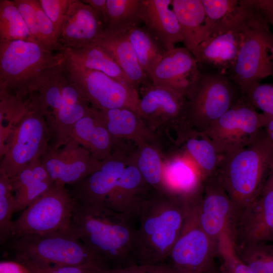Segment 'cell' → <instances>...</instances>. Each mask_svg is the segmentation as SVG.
I'll list each match as a JSON object with an SVG mask.
<instances>
[{
    "mask_svg": "<svg viewBox=\"0 0 273 273\" xmlns=\"http://www.w3.org/2000/svg\"><path fill=\"white\" fill-rule=\"evenodd\" d=\"M29 101V96L0 89V154L12 129L26 111Z\"/></svg>",
    "mask_w": 273,
    "mask_h": 273,
    "instance_id": "e575fe53",
    "label": "cell"
},
{
    "mask_svg": "<svg viewBox=\"0 0 273 273\" xmlns=\"http://www.w3.org/2000/svg\"><path fill=\"white\" fill-rule=\"evenodd\" d=\"M233 244L273 243V189L261 192L233 218Z\"/></svg>",
    "mask_w": 273,
    "mask_h": 273,
    "instance_id": "2e32d148",
    "label": "cell"
},
{
    "mask_svg": "<svg viewBox=\"0 0 273 273\" xmlns=\"http://www.w3.org/2000/svg\"><path fill=\"white\" fill-rule=\"evenodd\" d=\"M183 42L192 53L197 46L210 36L206 16L201 0H171Z\"/></svg>",
    "mask_w": 273,
    "mask_h": 273,
    "instance_id": "f1b7e54d",
    "label": "cell"
},
{
    "mask_svg": "<svg viewBox=\"0 0 273 273\" xmlns=\"http://www.w3.org/2000/svg\"><path fill=\"white\" fill-rule=\"evenodd\" d=\"M82 2L93 8L100 15L105 23L107 0H84Z\"/></svg>",
    "mask_w": 273,
    "mask_h": 273,
    "instance_id": "f6af8a7d",
    "label": "cell"
},
{
    "mask_svg": "<svg viewBox=\"0 0 273 273\" xmlns=\"http://www.w3.org/2000/svg\"><path fill=\"white\" fill-rule=\"evenodd\" d=\"M40 159L54 183L65 186L79 182L100 162L93 160L89 152L72 139L58 149L49 147Z\"/></svg>",
    "mask_w": 273,
    "mask_h": 273,
    "instance_id": "ac0fdd59",
    "label": "cell"
},
{
    "mask_svg": "<svg viewBox=\"0 0 273 273\" xmlns=\"http://www.w3.org/2000/svg\"></svg>",
    "mask_w": 273,
    "mask_h": 273,
    "instance_id": "f5cc1de1",
    "label": "cell"
},
{
    "mask_svg": "<svg viewBox=\"0 0 273 273\" xmlns=\"http://www.w3.org/2000/svg\"><path fill=\"white\" fill-rule=\"evenodd\" d=\"M130 153L132 162L144 181L153 189L163 192L164 156L159 145L143 143Z\"/></svg>",
    "mask_w": 273,
    "mask_h": 273,
    "instance_id": "1f68e13d",
    "label": "cell"
},
{
    "mask_svg": "<svg viewBox=\"0 0 273 273\" xmlns=\"http://www.w3.org/2000/svg\"><path fill=\"white\" fill-rule=\"evenodd\" d=\"M14 1L33 38L36 42L41 44L33 0H14Z\"/></svg>",
    "mask_w": 273,
    "mask_h": 273,
    "instance_id": "60d3db41",
    "label": "cell"
},
{
    "mask_svg": "<svg viewBox=\"0 0 273 273\" xmlns=\"http://www.w3.org/2000/svg\"><path fill=\"white\" fill-rule=\"evenodd\" d=\"M65 61L42 73L29 87L31 101L42 113L47 124L67 105L83 102L79 90L70 80Z\"/></svg>",
    "mask_w": 273,
    "mask_h": 273,
    "instance_id": "9a60e30c",
    "label": "cell"
},
{
    "mask_svg": "<svg viewBox=\"0 0 273 273\" xmlns=\"http://www.w3.org/2000/svg\"><path fill=\"white\" fill-rule=\"evenodd\" d=\"M144 265H139L121 269H105L99 268L97 273H144Z\"/></svg>",
    "mask_w": 273,
    "mask_h": 273,
    "instance_id": "bcb514c9",
    "label": "cell"
},
{
    "mask_svg": "<svg viewBox=\"0 0 273 273\" xmlns=\"http://www.w3.org/2000/svg\"><path fill=\"white\" fill-rule=\"evenodd\" d=\"M272 165H273V164H272Z\"/></svg>",
    "mask_w": 273,
    "mask_h": 273,
    "instance_id": "816d5d0a",
    "label": "cell"
},
{
    "mask_svg": "<svg viewBox=\"0 0 273 273\" xmlns=\"http://www.w3.org/2000/svg\"><path fill=\"white\" fill-rule=\"evenodd\" d=\"M194 207L164 260L169 262L166 267L173 273H210L217 268L215 260L218 257L217 243L200 227Z\"/></svg>",
    "mask_w": 273,
    "mask_h": 273,
    "instance_id": "4fadbf2b",
    "label": "cell"
},
{
    "mask_svg": "<svg viewBox=\"0 0 273 273\" xmlns=\"http://www.w3.org/2000/svg\"><path fill=\"white\" fill-rule=\"evenodd\" d=\"M268 23L251 0L241 24L245 39L236 62L228 75L241 90L273 75V32Z\"/></svg>",
    "mask_w": 273,
    "mask_h": 273,
    "instance_id": "8992f818",
    "label": "cell"
},
{
    "mask_svg": "<svg viewBox=\"0 0 273 273\" xmlns=\"http://www.w3.org/2000/svg\"><path fill=\"white\" fill-rule=\"evenodd\" d=\"M210 273H219L218 268H217L216 269H215L214 270H213Z\"/></svg>",
    "mask_w": 273,
    "mask_h": 273,
    "instance_id": "f907efd6",
    "label": "cell"
},
{
    "mask_svg": "<svg viewBox=\"0 0 273 273\" xmlns=\"http://www.w3.org/2000/svg\"><path fill=\"white\" fill-rule=\"evenodd\" d=\"M200 73L191 52L186 47L174 48L167 51L149 79L155 85L169 87L186 97Z\"/></svg>",
    "mask_w": 273,
    "mask_h": 273,
    "instance_id": "ffe728a7",
    "label": "cell"
},
{
    "mask_svg": "<svg viewBox=\"0 0 273 273\" xmlns=\"http://www.w3.org/2000/svg\"><path fill=\"white\" fill-rule=\"evenodd\" d=\"M189 200L153 190L142 203L139 217L140 265L163 262L192 212Z\"/></svg>",
    "mask_w": 273,
    "mask_h": 273,
    "instance_id": "7a4b0ae2",
    "label": "cell"
},
{
    "mask_svg": "<svg viewBox=\"0 0 273 273\" xmlns=\"http://www.w3.org/2000/svg\"><path fill=\"white\" fill-rule=\"evenodd\" d=\"M242 94L227 75L200 72L186 97L187 126L194 131L205 133Z\"/></svg>",
    "mask_w": 273,
    "mask_h": 273,
    "instance_id": "9c48e42d",
    "label": "cell"
},
{
    "mask_svg": "<svg viewBox=\"0 0 273 273\" xmlns=\"http://www.w3.org/2000/svg\"><path fill=\"white\" fill-rule=\"evenodd\" d=\"M242 93L256 109L265 115L273 117V85L253 84L245 88Z\"/></svg>",
    "mask_w": 273,
    "mask_h": 273,
    "instance_id": "f35d334b",
    "label": "cell"
},
{
    "mask_svg": "<svg viewBox=\"0 0 273 273\" xmlns=\"http://www.w3.org/2000/svg\"><path fill=\"white\" fill-rule=\"evenodd\" d=\"M127 35L140 65L149 77L167 51L145 26H136L131 29Z\"/></svg>",
    "mask_w": 273,
    "mask_h": 273,
    "instance_id": "836d02e7",
    "label": "cell"
},
{
    "mask_svg": "<svg viewBox=\"0 0 273 273\" xmlns=\"http://www.w3.org/2000/svg\"><path fill=\"white\" fill-rule=\"evenodd\" d=\"M50 141L45 118L30 98L26 111L12 129L0 154V172L13 178L31 162L41 158L49 149Z\"/></svg>",
    "mask_w": 273,
    "mask_h": 273,
    "instance_id": "30bf717a",
    "label": "cell"
},
{
    "mask_svg": "<svg viewBox=\"0 0 273 273\" xmlns=\"http://www.w3.org/2000/svg\"><path fill=\"white\" fill-rule=\"evenodd\" d=\"M142 0H107L105 28L126 33L142 23Z\"/></svg>",
    "mask_w": 273,
    "mask_h": 273,
    "instance_id": "d6a6232c",
    "label": "cell"
},
{
    "mask_svg": "<svg viewBox=\"0 0 273 273\" xmlns=\"http://www.w3.org/2000/svg\"><path fill=\"white\" fill-rule=\"evenodd\" d=\"M76 205V200L65 186L54 183L12 221L9 240L27 235L70 232Z\"/></svg>",
    "mask_w": 273,
    "mask_h": 273,
    "instance_id": "52a82bcc",
    "label": "cell"
},
{
    "mask_svg": "<svg viewBox=\"0 0 273 273\" xmlns=\"http://www.w3.org/2000/svg\"><path fill=\"white\" fill-rule=\"evenodd\" d=\"M273 189V165L271 166L270 170L264 183L261 192Z\"/></svg>",
    "mask_w": 273,
    "mask_h": 273,
    "instance_id": "c3c4849f",
    "label": "cell"
},
{
    "mask_svg": "<svg viewBox=\"0 0 273 273\" xmlns=\"http://www.w3.org/2000/svg\"><path fill=\"white\" fill-rule=\"evenodd\" d=\"M254 2L268 24L273 27V0H254Z\"/></svg>",
    "mask_w": 273,
    "mask_h": 273,
    "instance_id": "ee69618b",
    "label": "cell"
},
{
    "mask_svg": "<svg viewBox=\"0 0 273 273\" xmlns=\"http://www.w3.org/2000/svg\"><path fill=\"white\" fill-rule=\"evenodd\" d=\"M266 118V116L258 112L242 94L205 133L221 157L253 143L263 128Z\"/></svg>",
    "mask_w": 273,
    "mask_h": 273,
    "instance_id": "8fae6325",
    "label": "cell"
},
{
    "mask_svg": "<svg viewBox=\"0 0 273 273\" xmlns=\"http://www.w3.org/2000/svg\"><path fill=\"white\" fill-rule=\"evenodd\" d=\"M16 260L38 267L95 263L84 244L71 232L27 235L12 240Z\"/></svg>",
    "mask_w": 273,
    "mask_h": 273,
    "instance_id": "ba28073f",
    "label": "cell"
},
{
    "mask_svg": "<svg viewBox=\"0 0 273 273\" xmlns=\"http://www.w3.org/2000/svg\"><path fill=\"white\" fill-rule=\"evenodd\" d=\"M64 65L69 78L92 107L98 110L127 108L139 115L138 89L103 72L66 60Z\"/></svg>",
    "mask_w": 273,
    "mask_h": 273,
    "instance_id": "7c38bea8",
    "label": "cell"
},
{
    "mask_svg": "<svg viewBox=\"0 0 273 273\" xmlns=\"http://www.w3.org/2000/svg\"><path fill=\"white\" fill-rule=\"evenodd\" d=\"M32 273H96L100 267L95 263L81 265L52 266L40 267L30 264L24 263Z\"/></svg>",
    "mask_w": 273,
    "mask_h": 273,
    "instance_id": "b9f144b4",
    "label": "cell"
},
{
    "mask_svg": "<svg viewBox=\"0 0 273 273\" xmlns=\"http://www.w3.org/2000/svg\"><path fill=\"white\" fill-rule=\"evenodd\" d=\"M171 3V0H142V22L167 51L184 40Z\"/></svg>",
    "mask_w": 273,
    "mask_h": 273,
    "instance_id": "d4e9b609",
    "label": "cell"
},
{
    "mask_svg": "<svg viewBox=\"0 0 273 273\" xmlns=\"http://www.w3.org/2000/svg\"><path fill=\"white\" fill-rule=\"evenodd\" d=\"M94 43L110 55L134 87L139 89L140 86L150 81L140 65L127 33H116L105 28Z\"/></svg>",
    "mask_w": 273,
    "mask_h": 273,
    "instance_id": "484cf974",
    "label": "cell"
},
{
    "mask_svg": "<svg viewBox=\"0 0 273 273\" xmlns=\"http://www.w3.org/2000/svg\"><path fill=\"white\" fill-rule=\"evenodd\" d=\"M272 164L273 144L263 128L249 145L221 156L217 176L232 201L233 218L261 193Z\"/></svg>",
    "mask_w": 273,
    "mask_h": 273,
    "instance_id": "3957f363",
    "label": "cell"
},
{
    "mask_svg": "<svg viewBox=\"0 0 273 273\" xmlns=\"http://www.w3.org/2000/svg\"><path fill=\"white\" fill-rule=\"evenodd\" d=\"M174 143L180 148L177 152L196 165L204 180L217 174L221 157L205 133L186 127L176 134Z\"/></svg>",
    "mask_w": 273,
    "mask_h": 273,
    "instance_id": "cb8c5ba5",
    "label": "cell"
},
{
    "mask_svg": "<svg viewBox=\"0 0 273 273\" xmlns=\"http://www.w3.org/2000/svg\"><path fill=\"white\" fill-rule=\"evenodd\" d=\"M218 272L219 273H251L249 269L247 266H244L242 267H241L235 271H234L232 272H230L226 270V269H224L223 268L221 267H219L218 268Z\"/></svg>",
    "mask_w": 273,
    "mask_h": 273,
    "instance_id": "681fc988",
    "label": "cell"
},
{
    "mask_svg": "<svg viewBox=\"0 0 273 273\" xmlns=\"http://www.w3.org/2000/svg\"><path fill=\"white\" fill-rule=\"evenodd\" d=\"M11 179L14 213L24 210L54 184L40 158L31 162Z\"/></svg>",
    "mask_w": 273,
    "mask_h": 273,
    "instance_id": "83f0119b",
    "label": "cell"
},
{
    "mask_svg": "<svg viewBox=\"0 0 273 273\" xmlns=\"http://www.w3.org/2000/svg\"><path fill=\"white\" fill-rule=\"evenodd\" d=\"M0 273H32L30 269L17 260H2L0 262Z\"/></svg>",
    "mask_w": 273,
    "mask_h": 273,
    "instance_id": "7bdbcfd3",
    "label": "cell"
},
{
    "mask_svg": "<svg viewBox=\"0 0 273 273\" xmlns=\"http://www.w3.org/2000/svg\"><path fill=\"white\" fill-rule=\"evenodd\" d=\"M65 60L60 52L34 41L0 42V89L27 97L32 81L47 70Z\"/></svg>",
    "mask_w": 273,
    "mask_h": 273,
    "instance_id": "5b68a950",
    "label": "cell"
},
{
    "mask_svg": "<svg viewBox=\"0 0 273 273\" xmlns=\"http://www.w3.org/2000/svg\"><path fill=\"white\" fill-rule=\"evenodd\" d=\"M210 36L240 28L249 8L248 0H201Z\"/></svg>",
    "mask_w": 273,
    "mask_h": 273,
    "instance_id": "f546056e",
    "label": "cell"
},
{
    "mask_svg": "<svg viewBox=\"0 0 273 273\" xmlns=\"http://www.w3.org/2000/svg\"><path fill=\"white\" fill-rule=\"evenodd\" d=\"M245 39L240 28L211 35L192 53L197 64L206 67L209 72L228 76L234 66Z\"/></svg>",
    "mask_w": 273,
    "mask_h": 273,
    "instance_id": "44dd1931",
    "label": "cell"
},
{
    "mask_svg": "<svg viewBox=\"0 0 273 273\" xmlns=\"http://www.w3.org/2000/svg\"><path fill=\"white\" fill-rule=\"evenodd\" d=\"M139 218L100 205L76 201L70 232L105 269L140 264Z\"/></svg>",
    "mask_w": 273,
    "mask_h": 273,
    "instance_id": "6da1fadb",
    "label": "cell"
},
{
    "mask_svg": "<svg viewBox=\"0 0 273 273\" xmlns=\"http://www.w3.org/2000/svg\"><path fill=\"white\" fill-rule=\"evenodd\" d=\"M204 180L196 165L175 152L164 157L163 193L192 200L200 194Z\"/></svg>",
    "mask_w": 273,
    "mask_h": 273,
    "instance_id": "7402d4cb",
    "label": "cell"
},
{
    "mask_svg": "<svg viewBox=\"0 0 273 273\" xmlns=\"http://www.w3.org/2000/svg\"><path fill=\"white\" fill-rule=\"evenodd\" d=\"M265 116L266 118L263 129L268 139L273 144V117Z\"/></svg>",
    "mask_w": 273,
    "mask_h": 273,
    "instance_id": "7dc6e473",
    "label": "cell"
},
{
    "mask_svg": "<svg viewBox=\"0 0 273 273\" xmlns=\"http://www.w3.org/2000/svg\"><path fill=\"white\" fill-rule=\"evenodd\" d=\"M15 40L36 41L14 1L0 0V42Z\"/></svg>",
    "mask_w": 273,
    "mask_h": 273,
    "instance_id": "d590c367",
    "label": "cell"
},
{
    "mask_svg": "<svg viewBox=\"0 0 273 273\" xmlns=\"http://www.w3.org/2000/svg\"><path fill=\"white\" fill-rule=\"evenodd\" d=\"M234 247L251 273H273V243H256Z\"/></svg>",
    "mask_w": 273,
    "mask_h": 273,
    "instance_id": "8d00e7d4",
    "label": "cell"
},
{
    "mask_svg": "<svg viewBox=\"0 0 273 273\" xmlns=\"http://www.w3.org/2000/svg\"><path fill=\"white\" fill-rule=\"evenodd\" d=\"M105 27L102 17L93 8L82 1L74 0L57 36L60 49H79L94 43Z\"/></svg>",
    "mask_w": 273,
    "mask_h": 273,
    "instance_id": "d6986e66",
    "label": "cell"
},
{
    "mask_svg": "<svg viewBox=\"0 0 273 273\" xmlns=\"http://www.w3.org/2000/svg\"><path fill=\"white\" fill-rule=\"evenodd\" d=\"M74 0H38L39 4L51 21L57 36L64 18Z\"/></svg>",
    "mask_w": 273,
    "mask_h": 273,
    "instance_id": "ab89813d",
    "label": "cell"
},
{
    "mask_svg": "<svg viewBox=\"0 0 273 273\" xmlns=\"http://www.w3.org/2000/svg\"><path fill=\"white\" fill-rule=\"evenodd\" d=\"M59 52L62 53L65 60L70 62L88 69L103 72L122 83L132 86L110 55L97 44L92 43L75 49L61 48Z\"/></svg>",
    "mask_w": 273,
    "mask_h": 273,
    "instance_id": "4dcf8cb0",
    "label": "cell"
},
{
    "mask_svg": "<svg viewBox=\"0 0 273 273\" xmlns=\"http://www.w3.org/2000/svg\"><path fill=\"white\" fill-rule=\"evenodd\" d=\"M99 110L116 145L123 140L135 145L146 143L159 145L158 135L132 110L124 108Z\"/></svg>",
    "mask_w": 273,
    "mask_h": 273,
    "instance_id": "4316f807",
    "label": "cell"
},
{
    "mask_svg": "<svg viewBox=\"0 0 273 273\" xmlns=\"http://www.w3.org/2000/svg\"><path fill=\"white\" fill-rule=\"evenodd\" d=\"M70 139L87 150L97 162L108 158L116 145L100 110L93 107L75 124Z\"/></svg>",
    "mask_w": 273,
    "mask_h": 273,
    "instance_id": "603a6c76",
    "label": "cell"
},
{
    "mask_svg": "<svg viewBox=\"0 0 273 273\" xmlns=\"http://www.w3.org/2000/svg\"><path fill=\"white\" fill-rule=\"evenodd\" d=\"M139 114L145 124L158 135L161 131L176 134L187 126L188 101L175 90L151 81L140 89Z\"/></svg>",
    "mask_w": 273,
    "mask_h": 273,
    "instance_id": "5bb4252c",
    "label": "cell"
},
{
    "mask_svg": "<svg viewBox=\"0 0 273 273\" xmlns=\"http://www.w3.org/2000/svg\"><path fill=\"white\" fill-rule=\"evenodd\" d=\"M194 210L200 227L217 243L224 233L230 231L233 204L217 174L204 180Z\"/></svg>",
    "mask_w": 273,
    "mask_h": 273,
    "instance_id": "e0dca14e",
    "label": "cell"
},
{
    "mask_svg": "<svg viewBox=\"0 0 273 273\" xmlns=\"http://www.w3.org/2000/svg\"><path fill=\"white\" fill-rule=\"evenodd\" d=\"M121 144L116 146L93 172L72 185L71 193L77 202L100 205L119 213L128 211L134 199L138 182L133 171L126 167L130 153Z\"/></svg>",
    "mask_w": 273,
    "mask_h": 273,
    "instance_id": "277c9868",
    "label": "cell"
},
{
    "mask_svg": "<svg viewBox=\"0 0 273 273\" xmlns=\"http://www.w3.org/2000/svg\"><path fill=\"white\" fill-rule=\"evenodd\" d=\"M14 201L11 179L0 172V238L1 243L9 240L10 229L14 213Z\"/></svg>",
    "mask_w": 273,
    "mask_h": 273,
    "instance_id": "74e56055",
    "label": "cell"
}]
</instances>
